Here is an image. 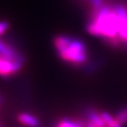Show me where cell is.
I'll use <instances>...</instances> for the list:
<instances>
[{
  "instance_id": "obj_13",
  "label": "cell",
  "mask_w": 127,
  "mask_h": 127,
  "mask_svg": "<svg viewBox=\"0 0 127 127\" xmlns=\"http://www.w3.org/2000/svg\"><path fill=\"white\" fill-rule=\"evenodd\" d=\"M0 127H2V125H1V123H0Z\"/></svg>"
},
{
  "instance_id": "obj_5",
  "label": "cell",
  "mask_w": 127,
  "mask_h": 127,
  "mask_svg": "<svg viewBox=\"0 0 127 127\" xmlns=\"http://www.w3.org/2000/svg\"><path fill=\"white\" fill-rule=\"evenodd\" d=\"M115 7L119 20V41L121 44H127V7L122 4H117Z\"/></svg>"
},
{
  "instance_id": "obj_7",
  "label": "cell",
  "mask_w": 127,
  "mask_h": 127,
  "mask_svg": "<svg viewBox=\"0 0 127 127\" xmlns=\"http://www.w3.org/2000/svg\"><path fill=\"white\" fill-rule=\"evenodd\" d=\"M86 117H87V121L91 122L94 125L101 127H107L101 113H98L97 111L94 110V109H89L86 112Z\"/></svg>"
},
{
  "instance_id": "obj_8",
  "label": "cell",
  "mask_w": 127,
  "mask_h": 127,
  "mask_svg": "<svg viewBox=\"0 0 127 127\" xmlns=\"http://www.w3.org/2000/svg\"><path fill=\"white\" fill-rule=\"evenodd\" d=\"M115 118L119 125H122L126 124L127 123V108L122 109L116 115Z\"/></svg>"
},
{
  "instance_id": "obj_3",
  "label": "cell",
  "mask_w": 127,
  "mask_h": 127,
  "mask_svg": "<svg viewBox=\"0 0 127 127\" xmlns=\"http://www.w3.org/2000/svg\"><path fill=\"white\" fill-rule=\"evenodd\" d=\"M24 64L0 56V77L9 78L15 75L22 69Z\"/></svg>"
},
{
  "instance_id": "obj_1",
  "label": "cell",
  "mask_w": 127,
  "mask_h": 127,
  "mask_svg": "<svg viewBox=\"0 0 127 127\" xmlns=\"http://www.w3.org/2000/svg\"><path fill=\"white\" fill-rule=\"evenodd\" d=\"M119 20L115 5H102L92 10L91 19L87 25V31L94 36L104 38L113 47L121 45L118 37Z\"/></svg>"
},
{
  "instance_id": "obj_4",
  "label": "cell",
  "mask_w": 127,
  "mask_h": 127,
  "mask_svg": "<svg viewBox=\"0 0 127 127\" xmlns=\"http://www.w3.org/2000/svg\"><path fill=\"white\" fill-rule=\"evenodd\" d=\"M0 56L10 58L12 60H15V61L23 62V63H25L26 61L25 56L22 54L20 50H19L13 44L4 42L2 39H0Z\"/></svg>"
},
{
  "instance_id": "obj_12",
  "label": "cell",
  "mask_w": 127,
  "mask_h": 127,
  "mask_svg": "<svg viewBox=\"0 0 127 127\" xmlns=\"http://www.w3.org/2000/svg\"><path fill=\"white\" fill-rule=\"evenodd\" d=\"M1 101H2V99L0 98V105H1Z\"/></svg>"
},
{
  "instance_id": "obj_10",
  "label": "cell",
  "mask_w": 127,
  "mask_h": 127,
  "mask_svg": "<svg viewBox=\"0 0 127 127\" xmlns=\"http://www.w3.org/2000/svg\"><path fill=\"white\" fill-rule=\"evenodd\" d=\"M8 28H9V24L7 21H0V36L4 34Z\"/></svg>"
},
{
  "instance_id": "obj_9",
  "label": "cell",
  "mask_w": 127,
  "mask_h": 127,
  "mask_svg": "<svg viewBox=\"0 0 127 127\" xmlns=\"http://www.w3.org/2000/svg\"><path fill=\"white\" fill-rule=\"evenodd\" d=\"M57 127H78V125H76L73 120L64 118L58 122V125H57Z\"/></svg>"
},
{
  "instance_id": "obj_6",
  "label": "cell",
  "mask_w": 127,
  "mask_h": 127,
  "mask_svg": "<svg viewBox=\"0 0 127 127\" xmlns=\"http://www.w3.org/2000/svg\"><path fill=\"white\" fill-rule=\"evenodd\" d=\"M17 119L21 125L28 127H39L41 125V121L35 116L27 112H21L17 116Z\"/></svg>"
},
{
  "instance_id": "obj_11",
  "label": "cell",
  "mask_w": 127,
  "mask_h": 127,
  "mask_svg": "<svg viewBox=\"0 0 127 127\" xmlns=\"http://www.w3.org/2000/svg\"><path fill=\"white\" fill-rule=\"evenodd\" d=\"M86 127H101V126H98V125H94L93 123H91V122H87V125H86Z\"/></svg>"
},
{
  "instance_id": "obj_2",
  "label": "cell",
  "mask_w": 127,
  "mask_h": 127,
  "mask_svg": "<svg viewBox=\"0 0 127 127\" xmlns=\"http://www.w3.org/2000/svg\"><path fill=\"white\" fill-rule=\"evenodd\" d=\"M54 45L63 61L74 65H82L88 59L86 44L81 40L68 35H58L54 38Z\"/></svg>"
}]
</instances>
